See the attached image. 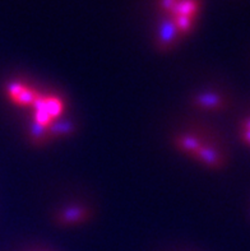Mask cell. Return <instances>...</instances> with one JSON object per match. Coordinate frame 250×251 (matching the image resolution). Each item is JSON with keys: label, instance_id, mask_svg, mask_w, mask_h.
<instances>
[{"label": "cell", "instance_id": "obj_1", "mask_svg": "<svg viewBox=\"0 0 250 251\" xmlns=\"http://www.w3.org/2000/svg\"><path fill=\"white\" fill-rule=\"evenodd\" d=\"M172 147L204 169L221 170L225 167L226 154L222 147L206 133L196 130L179 131L172 137Z\"/></svg>", "mask_w": 250, "mask_h": 251}, {"label": "cell", "instance_id": "obj_2", "mask_svg": "<svg viewBox=\"0 0 250 251\" xmlns=\"http://www.w3.org/2000/svg\"><path fill=\"white\" fill-rule=\"evenodd\" d=\"M202 9L200 0H177V3L168 13L167 17L175 25L181 38L189 36L196 25Z\"/></svg>", "mask_w": 250, "mask_h": 251}, {"label": "cell", "instance_id": "obj_3", "mask_svg": "<svg viewBox=\"0 0 250 251\" xmlns=\"http://www.w3.org/2000/svg\"><path fill=\"white\" fill-rule=\"evenodd\" d=\"M42 91L33 86L28 80L22 78L9 79L4 84L3 95L10 105L18 108H28L31 110L37 100L40 99Z\"/></svg>", "mask_w": 250, "mask_h": 251}, {"label": "cell", "instance_id": "obj_4", "mask_svg": "<svg viewBox=\"0 0 250 251\" xmlns=\"http://www.w3.org/2000/svg\"><path fill=\"white\" fill-rule=\"evenodd\" d=\"M92 218V209L84 204H69L55 213L54 221L59 227H77Z\"/></svg>", "mask_w": 250, "mask_h": 251}, {"label": "cell", "instance_id": "obj_5", "mask_svg": "<svg viewBox=\"0 0 250 251\" xmlns=\"http://www.w3.org/2000/svg\"><path fill=\"white\" fill-rule=\"evenodd\" d=\"M180 40L181 37L177 33L172 22L167 17H162L159 25H157V31H156L155 36V44L157 49L162 52H167V51L172 50L180 42Z\"/></svg>", "mask_w": 250, "mask_h": 251}, {"label": "cell", "instance_id": "obj_6", "mask_svg": "<svg viewBox=\"0 0 250 251\" xmlns=\"http://www.w3.org/2000/svg\"><path fill=\"white\" fill-rule=\"evenodd\" d=\"M190 105L194 108L207 112L223 111L227 106V101L221 93L215 91H206L194 95L190 100Z\"/></svg>", "mask_w": 250, "mask_h": 251}, {"label": "cell", "instance_id": "obj_7", "mask_svg": "<svg viewBox=\"0 0 250 251\" xmlns=\"http://www.w3.org/2000/svg\"><path fill=\"white\" fill-rule=\"evenodd\" d=\"M239 138L245 147L250 148V115L245 116L239 125Z\"/></svg>", "mask_w": 250, "mask_h": 251}, {"label": "cell", "instance_id": "obj_8", "mask_svg": "<svg viewBox=\"0 0 250 251\" xmlns=\"http://www.w3.org/2000/svg\"><path fill=\"white\" fill-rule=\"evenodd\" d=\"M176 3L177 0H159V9L161 16H167Z\"/></svg>", "mask_w": 250, "mask_h": 251}]
</instances>
